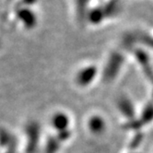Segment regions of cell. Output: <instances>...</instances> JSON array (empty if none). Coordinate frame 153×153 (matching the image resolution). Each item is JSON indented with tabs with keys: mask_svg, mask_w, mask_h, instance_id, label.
Segmentation results:
<instances>
[{
	"mask_svg": "<svg viewBox=\"0 0 153 153\" xmlns=\"http://www.w3.org/2000/svg\"><path fill=\"white\" fill-rule=\"evenodd\" d=\"M95 68H87V69H83L76 76V82L82 86L88 85L95 76Z\"/></svg>",
	"mask_w": 153,
	"mask_h": 153,
	"instance_id": "cell-1",
	"label": "cell"
},
{
	"mask_svg": "<svg viewBox=\"0 0 153 153\" xmlns=\"http://www.w3.org/2000/svg\"><path fill=\"white\" fill-rule=\"evenodd\" d=\"M53 125L54 128H57L59 130H65L68 125V118L65 114H54L53 117Z\"/></svg>",
	"mask_w": 153,
	"mask_h": 153,
	"instance_id": "cell-2",
	"label": "cell"
},
{
	"mask_svg": "<svg viewBox=\"0 0 153 153\" xmlns=\"http://www.w3.org/2000/svg\"><path fill=\"white\" fill-rule=\"evenodd\" d=\"M89 126L93 133H100V132H102V130L105 127V125L102 118L98 116H94L91 118L89 122Z\"/></svg>",
	"mask_w": 153,
	"mask_h": 153,
	"instance_id": "cell-3",
	"label": "cell"
}]
</instances>
